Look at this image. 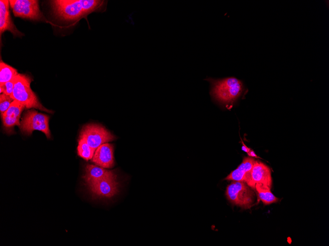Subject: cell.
Instances as JSON below:
<instances>
[{"instance_id": "30bf717a", "label": "cell", "mask_w": 329, "mask_h": 246, "mask_svg": "<svg viewBox=\"0 0 329 246\" xmlns=\"http://www.w3.org/2000/svg\"><path fill=\"white\" fill-rule=\"evenodd\" d=\"M92 162L105 168L113 167L114 165L113 145L105 143L99 146L95 152Z\"/></svg>"}, {"instance_id": "3957f363", "label": "cell", "mask_w": 329, "mask_h": 246, "mask_svg": "<svg viewBox=\"0 0 329 246\" xmlns=\"http://www.w3.org/2000/svg\"><path fill=\"white\" fill-rule=\"evenodd\" d=\"M31 78L26 75L18 74L15 77V82L12 93L10 97L19 102L29 109L34 108L49 113L51 110L45 108L39 101L35 93L32 90L30 85Z\"/></svg>"}, {"instance_id": "e0dca14e", "label": "cell", "mask_w": 329, "mask_h": 246, "mask_svg": "<svg viewBox=\"0 0 329 246\" xmlns=\"http://www.w3.org/2000/svg\"><path fill=\"white\" fill-rule=\"evenodd\" d=\"M256 161L252 157H245L242 161L245 176V183L251 188H255L252 177L251 172Z\"/></svg>"}, {"instance_id": "52a82bcc", "label": "cell", "mask_w": 329, "mask_h": 246, "mask_svg": "<svg viewBox=\"0 0 329 246\" xmlns=\"http://www.w3.org/2000/svg\"><path fill=\"white\" fill-rule=\"evenodd\" d=\"M10 5L15 17L39 20L43 15L36 0H10Z\"/></svg>"}, {"instance_id": "4fadbf2b", "label": "cell", "mask_w": 329, "mask_h": 246, "mask_svg": "<svg viewBox=\"0 0 329 246\" xmlns=\"http://www.w3.org/2000/svg\"><path fill=\"white\" fill-rule=\"evenodd\" d=\"M117 176L114 171L99 165L87 164L85 168L83 178L87 184L109 177Z\"/></svg>"}, {"instance_id": "5bb4252c", "label": "cell", "mask_w": 329, "mask_h": 246, "mask_svg": "<svg viewBox=\"0 0 329 246\" xmlns=\"http://www.w3.org/2000/svg\"><path fill=\"white\" fill-rule=\"evenodd\" d=\"M255 189L258 192L260 199L266 205L277 202L278 198L270 191V189L261 183H256Z\"/></svg>"}, {"instance_id": "ffe728a7", "label": "cell", "mask_w": 329, "mask_h": 246, "mask_svg": "<svg viewBox=\"0 0 329 246\" xmlns=\"http://www.w3.org/2000/svg\"><path fill=\"white\" fill-rule=\"evenodd\" d=\"M15 78L3 83H0V93H4L7 95L11 96L14 87Z\"/></svg>"}, {"instance_id": "6da1fadb", "label": "cell", "mask_w": 329, "mask_h": 246, "mask_svg": "<svg viewBox=\"0 0 329 246\" xmlns=\"http://www.w3.org/2000/svg\"><path fill=\"white\" fill-rule=\"evenodd\" d=\"M99 0H55L51 1L55 15L66 21H74L92 12L102 10L105 3Z\"/></svg>"}, {"instance_id": "9c48e42d", "label": "cell", "mask_w": 329, "mask_h": 246, "mask_svg": "<svg viewBox=\"0 0 329 246\" xmlns=\"http://www.w3.org/2000/svg\"><path fill=\"white\" fill-rule=\"evenodd\" d=\"M25 108L23 104L14 100L7 110L1 115L4 128L7 133H11L15 126H20V116Z\"/></svg>"}, {"instance_id": "7c38bea8", "label": "cell", "mask_w": 329, "mask_h": 246, "mask_svg": "<svg viewBox=\"0 0 329 246\" xmlns=\"http://www.w3.org/2000/svg\"><path fill=\"white\" fill-rule=\"evenodd\" d=\"M251 177L254 185L256 183H261L270 189L271 188V170L263 163L256 161L252 170Z\"/></svg>"}, {"instance_id": "277c9868", "label": "cell", "mask_w": 329, "mask_h": 246, "mask_svg": "<svg viewBox=\"0 0 329 246\" xmlns=\"http://www.w3.org/2000/svg\"><path fill=\"white\" fill-rule=\"evenodd\" d=\"M226 196L231 203L244 209L250 208L255 200V193L245 182L233 181L229 185Z\"/></svg>"}, {"instance_id": "7402d4cb", "label": "cell", "mask_w": 329, "mask_h": 246, "mask_svg": "<svg viewBox=\"0 0 329 246\" xmlns=\"http://www.w3.org/2000/svg\"><path fill=\"white\" fill-rule=\"evenodd\" d=\"M241 142H242V147H241V149H242V150L243 151H244V152H246V153H247L250 151V148H248V147H247V146L244 143V142H243V140H242L241 138Z\"/></svg>"}, {"instance_id": "2e32d148", "label": "cell", "mask_w": 329, "mask_h": 246, "mask_svg": "<svg viewBox=\"0 0 329 246\" xmlns=\"http://www.w3.org/2000/svg\"><path fill=\"white\" fill-rule=\"evenodd\" d=\"M95 151L83 138H79L77 146V154L80 157L88 161L93 158Z\"/></svg>"}, {"instance_id": "7a4b0ae2", "label": "cell", "mask_w": 329, "mask_h": 246, "mask_svg": "<svg viewBox=\"0 0 329 246\" xmlns=\"http://www.w3.org/2000/svg\"><path fill=\"white\" fill-rule=\"evenodd\" d=\"M208 81L212 85L211 95L223 104H232L243 91L242 82L233 77L221 80L210 79Z\"/></svg>"}, {"instance_id": "8992f818", "label": "cell", "mask_w": 329, "mask_h": 246, "mask_svg": "<svg viewBox=\"0 0 329 246\" xmlns=\"http://www.w3.org/2000/svg\"><path fill=\"white\" fill-rule=\"evenodd\" d=\"M79 138H83L96 150L101 144L114 140L115 137L102 126L90 124L83 127Z\"/></svg>"}, {"instance_id": "9a60e30c", "label": "cell", "mask_w": 329, "mask_h": 246, "mask_svg": "<svg viewBox=\"0 0 329 246\" xmlns=\"http://www.w3.org/2000/svg\"><path fill=\"white\" fill-rule=\"evenodd\" d=\"M18 74L16 69L0 60V83H3L10 81Z\"/></svg>"}, {"instance_id": "ba28073f", "label": "cell", "mask_w": 329, "mask_h": 246, "mask_svg": "<svg viewBox=\"0 0 329 246\" xmlns=\"http://www.w3.org/2000/svg\"><path fill=\"white\" fill-rule=\"evenodd\" d=\"M117 176L105 178L87 184L93 196L99 197L110 198L119 191Z\"/></svg>"}, {"instance_id": "d6986e66", "label": "cell", "mask_w": 329, "mask_h": 246, "mask_svg": "<svg viewBox=\"0 0 329 246\" xmlns=\"http://www.w3.org/2000/svg\"><path fill=\"white\" fill-rule=\"evenodd\" d=\"M13 101L14 100L10 96L7 95L4 93L0 94V112L1 115L7 110Z\"/></svg>"}, {"instance_id": "5b68a950", "label": "cell", "mask_w": 329, "mask_h": 246, "mask_svg": "<svg viewBox=\"0 0 329 246\" xmlns=\"http://www.w3.org/2000/svg\"><path fill=\"white\" fill-rule=\"evenodd\" d=\"M49 116L34 110L26 111L21 120L20 129L26 135H30L34 130L43 132L48 139L51 138L49 127Z\"/></svg>"}, {"instance_id": "44dd1931", "label": "cell", "mask_w": 329, "mask_h": 246, "mask_svg": "<svg viewBox=\"0 0 329 246\" xmlns=\"http://www.w3.org/2000/svg\"><path fill=\"white\" fill-rule=\"evenodd\" d=\"M247 154L249 156L252 158H260V157L257 155L254 151L251 149H250V151L247 153Z\"/></svg>"}, {"instance_id": "8fae6325", "label": "cell", "mask_w": 329, "mask_h": 246, "mask_svg": "<svg viewBox=\"0 0 329 246\" xmlns=\"http://www.w3.org/2000/svg\"><path fill=\"white\" fill-rule=\"evenodd\" d=\"M9 0H0V34L7 30L11 32L15 36H22L23 34L17 29L11 19L9 11Z\"/></svg>"}, {"instance_id": "ac0fdd59", "label": "cell", "mask_w": 329, "mask_h": 246, "mask_svg": "<svg viewBox=\"0 0 329 246\" xmlns=\"http://www.w3.org/2000/svg\"><path fill=\"white\" fill-rule=\"evenodd\" d=\"M225 180L245 182V173L242 163L236 169L231 171L230 174L225 178Z\"/></svg>"}]
</instances>
